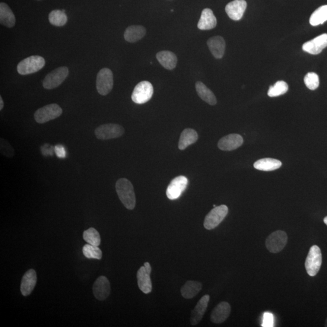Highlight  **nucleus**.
I'll return each instance as SVG.
<instances>
[{"label":"nucleus","mask_w":327,"mask_h":327,"mask_svg":"<svg viewBox=\"0 0 327 327\" xmlns=\"http://www.w3.org/2000/svg\"><path fill=\"white\" fill-rule=\"evenodd\" d=\"M117 195L120 201L129 210L134 209L136 205V198L132 184L126 179H120L115 185Z\"/></svg>","instance_id":"nucleus-1"},{"label":"nucleus","mask_w":327,"mask_h":327,"mask_svg":"<svg viewBox=\"0 0 327 327\" xmlns=\"http://www.w3.org/2000/svg\"><path fill=\"white\" fill-rule=\"evenodd\" d=\"M46 62L42 56L34 55L28 57L18 63L17 71L20 75L34 74L40 71L45 66Z\"/></svg>","instance_id":"nucleus-2"},{"label":"nucleus","mask_w":327,"mask_h":327,"mask_svg":"<svg viewBox=\"0 0 327 327\" xmlns=\"http://www.w3.org/2000/svg\"><path fill=\"white\" fill-rule=\"evenodd\" d=\"M322 261V253L319 247L313 246L309 250L305 262L308 275L310 276H316L321 266Z\"/></svg>","instance_id":"nucleus-3"},{"label":"nucleus","mask_w":327,"mask_h":327,"mask_svg":"<svg viewBox=\"0 0 327 327\" xmlns=\"http://www.w3.org/2000/svg\"><path fill=\"white\" fill-rule=\"evenodd\" d=\"M125 132V129L122 126L110 123L98 127L95 129V135L101 140H109L121 137Z\"/></svg>","instance_id":"nucleus-4"},{"label":"nucleus","mask_w":327,"mask_h":327,"mask_svg":"<svg viewBox=\"0 0 327 327\" xmlns=\"http://www.w3.org/2000/svg\"><path fill=\"white\" fill-rule=\"evenodd\" d=\"M63 110L59 105L50 104L38 109L34 114L37 123L44 124L58 118L62 115Z\"/></svg>","instance_id":"nucleus-5"},{"label":"nucleus","mask_w":327,"mask_h":327,"mask_svg":"<svg viewBox=\"0 0 327 327\" xmlns=\"http://www.w3.org/2000/svg\"><path fill=\"white\" fill-rule=\"evenodd\" d=\"M154 87L150 82L143 81L136 85L132 94V100L136 104H142L148 102L153 96Z\"/></svg>","instance_id":"nucleus-6"},{"label":"nucleus","mask_w":327,"mask_h":327,"mask_svg":"<svg viewBox=\"0 0 327 327\" xmlns=\"http://www.w3.org/2000/svg\"><path fill=\"white\" fill-rule=\"evenodd\" d=\"M97 90L101 95L106 96L112 91L113 87V75L111 70L104 68L98 73L96 81Z\"/></svg>","instance_id":"nucleus-7"},{"label":"nucleus","mask_w":327,"mask_h":327,"mask_svg":"<svg viewBox=\"0 0 327 327\" xmlns=\"http://www.w3.org/2000/svg\"><path fill=\"white\" fill-rule=\"evenodd\" d=\"M228 209L225 205L217 206L206 216L204 226L207 230L214 229L221 223L228 214Z\"/></svg>","instance_id":"nucleus-8"},{"label":"nucleus","mask_w":327,"mask_h":327,"mask_svg":"<svg viewBox=\"0 0 327 327\" xmlns=\"http://www.w3.org/2000/svg\"><path fill=\"white\" fill-rule=\"evenodd\" d=\"M69 75V69L63 66L53 70L44 79L43 85L46 90H53L63 83Z\"/></svg>","instance_id":"nucleus-9"},{"label":"nucleus","mask_w":327,"mask_h":327,"mask_svg":"<svg viewBox=\"0 0 327 327\" xmlns=\"http://www.w3.org/2000/svg\"><path fill=\"white\" fill-rule=\"evenodd\" d=\"M288 236L284 231H274L266 238L265 246L270 252L276 253L281 252L286 246Z\"/></svg>","instance_id":"nucleus-10"},{"label":"nucleus","mask_w":327,"mask_h":327,"mask_svg":"<svg viewBox=\"0 0 327 327\" xmlns=\"http://www.w3.org/2000/svg\"><path fill=\"white\" fill-rule=\"evenodd\" d=\"M188 179L184 176H179L171 181L166 190L167 198L170 200L179 198L188 186Z\"/></svg>","instance_id":"nucleus-11"},{"label":"nucleus","mask_w":327,"mask_h":327,"mask_svg":"<svg viewBox=\"0 0 327 327\" xmlns=\"http://www.w3.org/2000/svg\"><path fill=\"white\" fill-rule=\"evenodd\" d=\"M152 268L150 263L145 262L137 272L138 285L139 289L145 294L150 293L152 290L151 279Z\"/></svg>","instance_id":"nucleus-12"},{"label":"nucleus","mask_w":327,"mask_h":327,"mask_svg":"<svg viewBox=\"0 0 327 327\" xmlns=\"http://www.w3.org/2000/svg\"><path fill=\"white\" fill-rule=\"evenodd\" d=\"M247 6L245 0H234L225 6V12L231 20L239 21L243 18Z\"/></svg>","instance_id":"nucleus-13"},{"label":"nucleus","mask_w":327,"mask_h":327,"mask_svg":"<svg viewBox=\"0 0 327 327\" xmlns=\"http://www.w3.org/2000/svg\"><path fill=\"white\" fill-rule=\"evenodd\" d=\"M327 47V34H323L312 40L307 41L303 46L304 51L317 55Z\"/></svg>","instance_id":"nucleus-14"},{"label":"nucleus","mask_w":327,"mask_h":327,"mask_svg":"<svg viewBox=\"0 0 327 327\" xmlns=\"http://www.w3.org/2000/svg\"><path fill=\"white\" fill-rule=\"evenodd\" d=\"M93 292L95 297L100 301H104L109 296L110 282L106 276H101L97 279L94 284Z\"/></svg>","instance_id":"nucleus-15"},{"label":"nucleus","mask_w":327,"mask_h":327,"mask_svg":"<svg viewBox=\"0 0 327 327\" xmlns=\"http://www.w3.org/2000/svg\"><path fill=\"white\" fill-rule=\"evenodd\" d=\"M243 138L239 134H230L222 138L218 142L219 148L223 151H231L241 147L243 144Z\"/></svg>","instance_id":"nucleus-16"},{"label":"nucleus","mask_w":327,"mask_h":327,"mask_svg":"<svg viewBox=\"0 0 327 327\" xmlns=\"http://www.w3.org/2000/svg\"><path fill=\"white\" fill-rule=\"evenodd\" d=\"M37 281V274L33 269L25 273L21 284V294L24 296L29 295L36 287Z\"/></svg>","instance_id":"nucleus-17"},{"label":"nucleus","mask_w":327,"mask_h":327,"mask_svg":"<svg viewBox=\"0 0 327 327\" xmlns=\"http://www.w3.org/2000/svg\"><path fill=\"white\" fill-rule=\"evenodd\" d=\"M210 300V296L208 294L204 295L201 299L198 301V304L193 310L190 317V323L192 325H196L201 321L203 316L208 307V304Z\"/></svg>","instance_id":"nucleus-18"},{"label":"nucleus","mask_w":327,"mask_h":327,"mask_svg":"<svg viewBox=\"0 0 327 327\" xmlns=\"http://www.w3.org/2000/svg\"><path fill=\"white\" fill-rule=\"evenodd\" d=\"M231 306L227 302H222L213 310L211 314L212 321L215 323H221L230 316Z\"/></svg>","instance_id":"nucleus-19"},{"label":"nucleus","mask_w":327,"mask_h":327,"mask_svg":"<svg viewBox=\"0 0 327 327\" xmlns=\"http://www.w3.org/2000/svg\"><path fill=\"white\" fill-rule=\"evenodd\" d=\"M207 45L210 51L215 58L217 59L223 58L225 50V42L223 37L215 36L211 38L207 41Z\"/></svg>","instance_id":"nucleus-20"},{"label":"nucleus","mask_w":327,"mask_h":327,"mask_svg":"<svg viewBox=\"0 0 327 327\" xmlns=\"http://www.w3.org/2000/svg\"><path fill=\"white\" fill-rule=\"evenodd\" d=\"M217 25V20L211 9L206 8L202 11L201 18L198 23L200 30H211Z\"/></svg>","instance_id":"nucleus-21"},{"label":"nucleus","mask_w":327,"mask_h":327,"mask_svg":"<svg viewBox=\"0 0 327 327\" xmlns=\"http://www.w3.org/2000/svg\"><path fill=\"white\" fill-rule=\"evenodd\" d=\"M157 58L159 63L167 70H173L176 68L177 59L174 53L169 50H163L157 54Z\"/></svg>","instance_id":"nucleus-22"},{"label":"nucleus","mask_w":327,"mask_h":327,"mask_svg":"<svg viewBox=\"0 0 327 327\" xmlns=\"http://www.w3.org/2000/svg\"><path fill=\"white\" fill-rule=\"evenodd\" d=\"M145 34L146 30L144 27L139 25H133L126 28L124 37L126 41L133 43L141 40Z\"/></svg>","instance_id":"nucleus-23"},{"label":"nucleus","mask_w":327,"mask_h":327,"mask_svg":"<svg viewBox=\"0 0 327 327\" xmlns=\"http://www.w3.org/2000/svg\"><path fill=\"white\" fill-rule=\"evenodd\" d=\"M198 133L192 129H184L181 134L179 148L181 151L185 150L189 145L195 143L198 141Z\"/></svg>","instance_id":"nucleus-24"},{"label":"nucleus","mask_w":327,"mask_h":327,"mask_svg":"<svg viewBox=\"0 0 327 327\" xmlns=\"http://www.w3.org/2000/svg\"><path fill=\"white\" fill-rule=\"evenodd\" d=\"M15 15L9 6L5 3H0V23L11 28L15 26Z\"/></svg>","instance_id":"nucleus-25"},{"label":"nucleus","mask_w":327,"mask_h":327,"mask_svg":"<svg viewBox=\"0 0 327 327\" xmlns=\"http://www.w3.org/2000/svg\"><path fill=\"white\" fill-rule=\"evenodd\" d=\"M196 91L198 96L205 103L214 106L217 104V98L211 90L201 81H197L195 84Z\"/></svg>","instance_id":"nucleus-26"},{"label":"nucleus","mask_w":327,"mask_h":327,"mask_svg":"<svg viewBox=\"0 0 327 327\" xmlns=\"http://www.w3.org/2000/svg\"><path fill=\"white\" fill-rule=\"evenodd\" d=\"M202 289L201 282L195 281H188L181 289L182 296L186 299H192L199 293Z\"/></svg>","instance_id":"nucleus-27"},{"label":"nucleus","mask_w":327,"mask_h":327,"mask_svg":"<svg viewBox=\"0 0 327 327\" xmlns=\"http://www.w3.org/2000/svg\"><path fill=\"white\" fill-rule=\"evenodd\" d=\"M282 166L280 161L273 158H263L255 162L254 167L261 171H273L277 170Z\"/></svg>","instance_id":"nucleus-28"},{"label":"nucleus","mask_w":327,"mask_h":327,"mask_svg":"<svg viewBox=\"0 0 327 327\" xmlns=\"http://www.w3.org/2000/svg\"><path fill=\"white\" fill-rule=\"evenodd\" d=\"M327 21V5L320 6L313 12L310 18V23L313 26H318Z\"/></svg>","instance_id":"nucleus-29"},{"label":"nucleus","mask_w":327,"mask_h":327,"mask_svg":"<svg viewBox=\"0 0 327 327\" xmlns=\"http://www.w3.org/2000/svg\"><path fill=\"white\" fill-rule=\"evenodd\" d=\"M49 20L53 26L62 27L67 23L68 17L65 11L54 10L49 14Z\"/></svg>","instance_id":"nucleus-30"},{"label":"nucleus","mask_w":327,"mask_h":327,"mask_svg":"<svg viewBox=\"0 0 327 327\" xmlns=\"http://www.w3.org/2000/svg\"><path fill=\"white\" fill-rule=\"evenodd\" d=\"M83 239L85 242L95 246L99 247L101 244L100 233L93 227L84 231Z\"/></svg>","instance_id":"nucleus-31"},{"label":"nucleus","mask_w":327,"mask_h":327,"mask_svg":"<svg viewBox=\"0 0 327 327\" xmlns=\"http://www.w3.org/2000/svg\"><path fill=\"white\" fill-rule=\"evenodd\" d=\"M288 90V85L287 82L284 81L276 82L274 85L270 87L268 95L270 97H276L281 96L287 93Z\"/></svg>","instance_id":"nucleus-32"},{"label":"nucleus","mask_w":327,"mask_h":327,"mask_svg":"<svg viewBox=\"0 0 327 327\" xmlns=\"http://www.w3.org/2000/svg\"><path fill=\"white\" fill-rule=\"evenodd\" d=\"M83 255L88 259H101L102 258V252L98 246L87 244L82 248Z\"/></svg>","instance_id":"nucleus-33"},{"label":"nucleus","mask_w":327,"mask_h":327,"mask_svg":"<svg viewBox=\"0 0 327 327\" xmlns=\"http://www.w3.org/2000/svg\"><path fill=\"white\" fill-rule=\"evenodd\" d=\"M304 83L310 90H316L319 85V78L316 73L309 72L304 77Z\"/></svg>","instance_id":"nucleus-34"},{"label":"nucleus","mask_w":327,"mask_h":327,"mask_svg":"<svg viewBox=\"0 0 327 327\" xmlns=\"http://www.w3.org/2000/svg\"><path fill=\"white\" fill-rule=\"evenodd\" d=\"M0 151L3 155L8 158H12L15 155L14 148L8 141L3 138H1L0 140Z\"/></svg>","instance_id":"nucleus-35"},{"label":"nucleus","mask_w":327,"mask_h":327,"mask_svg":"<svg viewBox=\"0 0 327 327\" xmlns=\"http://www.w3.org/2000/svg\"><path fill=\"white\" fill-rule=\"evenodd\" d=\"M273 323H274V317H273L272 314L268 313H265L262 326H273Z\"/></svg>","instance_id":"nucleus-36"},{"label":"nucleus","mask_w":327,"mask_h":327,"mask_svg":"<svg viewBox=\"0 0 327 327\" xmlns=\"http://www.w3.org/2000/svg\"><path fill=\"white\" fill-rule=\"evenodd\" d=\"M54 151L55 152L56 156L60 158H65L66 157V152L65 148L62 145H57L55 147Z\"/></svg>","instance_id":"nucleus-37"},{"label":"nucleus","mask_w":327,"mask_h":327,"mask_svg":"<svg viewBox=\"0 0 327 327\" xmlns=\"http://www.w3.org/2000/svg\"><path fill=\"white\" fill-rule=\"evenodd\" d=\"M4 107V102H3L2 97H0V110H2Z\"/></svg>","instance_id":"nucleus-38"},{"label":"nucleus","mask_w":327,"mask_h":327,"mask_svg":"<svg viewBox=\"0 0 327 327\" xmlns=\"http://www.w3.org/2000/svg\"><path fill=\"white\" fill-rule=\"evenodd\" d=\"M323 222H324V223L327 225V217L323 219Z\"/></svg>","instance_id":"nucleus-39"},{"label":"nucleus","mask_w":327,"mask_h":327,"mask_svg":"<svg viewBox=\"0 0 327 327\" xmlns=\"http://www.w3.org/2000/svg\"><path fill=\"white\" fill-rule=\"evenodd\" d=\"M325 326L327 327V318L326 319V322H325Z\"/></svg>","instance_id":"nucleus-40"}]
</instances>
